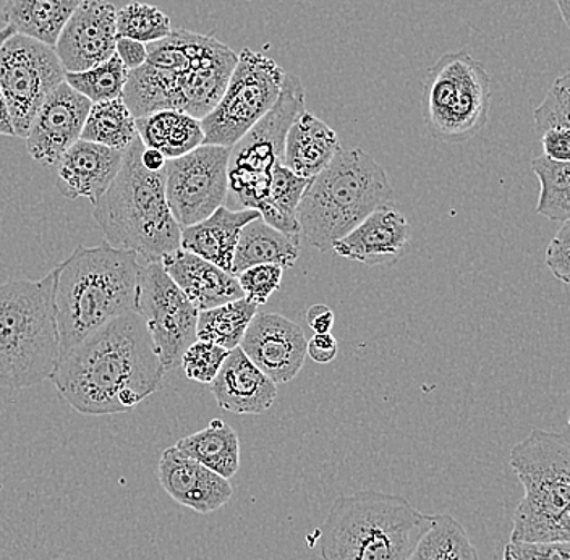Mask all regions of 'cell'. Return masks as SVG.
Here are the masks:
<instances>
[{"instance_id": "obj_26", "label": "cell", "mask_w": 570, "mask_h": 560, "mask_svg": "<svg viewBox=\"0 0 570 560\" xmlns=\"http://www.w3.org/2000/svg\"><path fill=\"white\" fill-rule=\"evenodd\" d=\"M137 130L142 146L156 149L166 160L188 155L205 141L202 122L178 110H156L138 117Z\"/></svg>"}, {"instance_id": "obj_41", "label": "cell", "mask_w": 570, "mask_h": 560, "mask_svg": "<svg viewBox=\"0 0 570 560\" xmlns=\"http://www.w3.org/2000/svg\"><path fill=\"white\" fill-rule=\"evenodd\" d=\"M541 145L547 158L569 163L570 160V130L569 128H556L544 131L541 137Z\"/></svg>"}, {"instance_id": "obj_46", "label": "cell", "mask_w": 570, "mask_h": 560, "mask_svg": "<svg viewBox=\"0 0 570 560\" xmlns=\"http://www.w3.org/2000/svg\"><path fill=\"white\" fill-rule=\"evenodd\" d=\"M141 164L151 173H160L166 166V158L156 149L142 148Z\"/></svg>"}, {"instance_id": "obj_7", "label": "cell", "mask_w": 570, "mask_h": 560, "mask_svg": "<svg viewBox=\"0 0 570 560\" xmlns=\"http://www.w3.org/2000/svg\"><path fill=\"white\" fill-rule=\"evenodd\" d=\"M511 466L525 491L512 519L511 541L569 543V428L533 430L512 449Z\"/></svg>"}, {"instance_id": "obj_40", "label": "cell", "mask_w": 570, "mask_h": 560, "mask_svg": "<svg viewBox=\"0 0 570 560\" xmlns=\"http://www.w3.org/2000/svg\"><path fill=\"white\" fill-rule=\"evenodd\" d=\"M544 263L550 267L552 276L568 285L570 282V223L561 224L547 249Z\"/></svg>"}, {"instance_id": "obj_5", "label": "cell", "mask_w": 570, "mask_h": 560, "mask_svg": "<svg viewBox=\"0 0 570 560\" xmlns=\"http://www.w3.org/2000/svg\"><path fill=\"white\" fill-rule=\"evenodd\" d=\"M401 495L362 491L334 501L320 533L323 560H409L430 525Z\"/></svg>"}, {"instance_id": "obj_1", "label": "cell", "mask_w": 570, "mask_h": 560, "mask_svg": "<svg viewBox=\"0 0 570 560\" xmlns=\"http://www.w3.org/2000/svg\"><path fill=\"white\" fill-rule=\"evenodd\" d=\"M166 370L137 312L109 321L60 355L51 381L77 412H131L163 387Z\"/></svg>"}, {"instance_id": "obj_33", "label": "cell", "mask_w": 570, "mask_h": 560, "mask_svg": "<svg viewBox=\"0 0 570 560\" xmlns=\"http://www.w3.org/2000/svg\"><path fill=\"white\" fill-rule=\"evenodd\" d=\"M532 170L540 180L537 214L552 223H566L570 217V166L547 156L532 160Z\"/></svg>"}, {"instance_id": "obj_47", "label": "cell", "mask_w": 570, "mask_h": 560, "mask_svg": "<svg viewBox=\"0 0 570 560\" xmlns=\"http://www.w3.org/2000/svg\"><path fill=\"white\" fill-rule=\"evenodd\" d=\"M556 6H558L559 16H561L562 21H564L566 27L570 24V0H554Z\"/></svg>"}, {"instance_id": "obj_15", "label": "cell", "mask_w": 570, "mask_h": 560, "mask_svg": "<svg viewBox=\"0 0 570 560\" xmlns=\"http://www.w3.org/2000/svg\"><path fill=\"white\" fill-rule=\"evenodd\" d=\"M306 344L294 321L277 313H256L238 347L274 384H285L305 365Z\"/></svg>"}, {"instance_id": "obj_28", "label": "cell", "mask_w": 570, "mask_h": 560, "mask_svg": "<svg viewBox=\"0 0 570 560\" xmlns=\"http://www.w3.org/2000/svg\"><path fill=\"white\" fill-rule=\"evenodd\" d=\"M176 448L226 480L234 478L240 469L238 434L219 419L213 420L205 430L181 438Z\"/></svg>"}, {"instance_id": "obj_11", "label": "cell", "mask_w": 570, "mask_h": 560, "mask_svg": "<svg viewBox=\"0 0 570 560\" xmlns=\"http://www.w3.org/2000/svg\"><path fill=\"white\" fill-rule=\"evenodd\" d=\"M285 71L262 52L242 49L219 102L202 122L203 145L232 148L273 109L283 89Z\"/></svg>"}, {"instance_id": "obj_42", "label": "cell", "mask_w": 570, "mask_h": 560, "mask_svg": "<svg viewBox=\"0 0 570 560\" xmlns=\"http://www.w3.org/2000/svg\"><path fill=\"white\" fill-rule=\"evenodd\" d=\"M338 345L336 337L331 333L315 334L306 344V355L320 365L333 362L336 358Z\"/></svg>"}, {"instance_id": "obj_2", "label": "cell", "mask_w": 570, "mask_h": 560, "mask_svg": "<svg viewBox=\"0 0 570 560\" xmlns=\"http://www.w3.org/2000/svg\"><path fill=\"white\" fill-rule=\"evenodd\" d=\"M237 53L212 35L170 31L148 46V59L128 71L124 101L135 119L178 110L202 120L226 91Z\"/></svg>"}, {"instance_id": "obj_18", "label": "cell", "mask_w": 570, "mask_h": 560, "mask_svg": "<svg viewBox=\"0 0 570 560\" xmlns=\"http://www.w3.org/2000/svg\"><path fill=\"white\" fill-rule=\"evenodd\" d=\"M160 488L184 508L202 515L223 509L234 495L230 480L219 477L190 459L174 445L160 455L158 465Z\"/></svg>"}, {"instance_id": "obj_38", "label": "cell", "mask_w": 570, "mask_h": 560, "mask_svg": "<svg viewBox=\"0 0 570 560\" xmlns=\"http://www.w3.org/2000/svg\"><path fill=\"white\" fill-rule=\"evenodd\" d=\"M283 276L284 269L277 264H258L242 271L235 277L244 292V297L256 306H262L266 305L271 295L281 287Z\"/></svg>"}, {"instance_id": "obj_23", "label": "cell", "mask_w": 570, "mask_h": 560, "mask_svg": "<svg viewBox=\"0 0 570 560\" xmlns=\"http://www.w3.org/2000/svg\"><path fill=\"white\" fill-rule=\"evenodd\" d=\"M258 217L262 216L255 209L232 210L220 206L202 223L181 228L180 248L230 273L242 228Z\"/></svg>"}, {"instance_id": "obj_29", "label": "cell", "mask_w": 570, "mask_h": 560, "mask_svg": "<svg viewBox=\"0 0 570 560\" xmlns=\"http://www.w3.org/2000/svg\"><path fill=\"white\" fill-rule=\"evenodd\" d=\"M309 180L298 177L283 163L274 167L269 191H267L265 203L258 209L259 216L267 226L277 228L284 234L301 235L297 210L303 191L308 187Z\"/></svg>"}, {"instance_id": "obj_8", "label": "cell", "mask_w": 570, "mask_h": 560, "mask_svg": "<svg viewBox=\"0 0 570 560\" xmlns=\"http://www.w3.org/2000/svg\"><path fill=\"white\" fill-rule=\"evenodd\" d=\"M51 271L41 281L0 284V387H33L51 380L60 351Z\"/></svg>"}, {"instance_id": "obj_45", "label": "cell", "mask_w": 570, "mask_h": 560, "mask_svg": "<svg viewBox=\"0 0 570 560\" xmlns=\"http://www.w3.org/2000/svg\"><path fill=\"white\" fill-rule=\"evenodd\" d=\"M16 33L17 31L13 30V27L6 24V27L0 30V46H2L10 36ZM0 135H2V137H16V131H13L12 122H10L9 110H7L2 91H0Z\"/></svg>"}, {"instance_id": "obj_20", "label": "cell", "mask_w": 570, "mask_h": 560, "mask_svg": "<svg viewBox=\"0 0 570 560\" xmlns=\"http://www.w3.org/2000/svg\"><path fill=\"white\" fill-rule=\"evenodd\" d=\"M124 153L98 143L78 140L57 163V190L67 199L95 205L122 167Z\"/></svg>"}, {"instance_id": "obj_16", "label": "cell", "mask_w": 570, "mask_h": 560, "mask_svg": "<svg viewBox=\"0 0 570 560\" xmlns=\"http://www.w3.org/2000/svg\"><path fill=\"white\" fill-rule=\"evenodd\" d=\"M116 17L107 0H81L53 46L67 73L92 69L116 53Z\"/></svg>"}, {"instance_id": "obj_25", "label": "cell", "mask_w": 570, "mask_h": 560, "mask_svg": "<svg viewBox=\"0 0 570 560\" xmlns=\"http://www.w3.org/2000/svg\"><path fill=\"white\" fill-rule=\"evenodd\" d=\"M298 258L301 237L267 226L265 220L258 217L242 228L232 259L230 274L238 276L242 271L258 264H277L283 269H291Z\"/></svg>"}, {"instance_id": "obj_37", "label": "cell", "mask_w": 570, "mask_h": 560, "mask_svg": "<svg viewBox=\"0 0 570 560\" xmlns=\"http://www.w3.org/2000/svg\"><path fill=\"white\" fill-rule=\"evenodd\" d=\"M229 352L209 342L195 341L180 358L181 369L188 380L199 384H212Z\"/></svg>"}, {"instance_id": "obj_14", "label": "cell", "mask_w": 570, "mask_h": 560, "mask_svg": "<svg viewBox=\"0 0 570 560\" xmlns=\"http://www.w3.org/2000/svg\"><path fill=\"white\" fill-rule=\"evenodd\" d=\"M230 148L202 145L164 166L166 199L180 228L212 216L227 199Z\"/></svg>"}, {"instance_id": "obj_31", "label": "cell", "mask_w": 570, "mask_h": 560, "mask_svg": "<svg viewBox=\"0 0 570 560\" xmlns=\"http://www.w3.org/2000/svg\"><path fill=\"white\" fill-rule=\"evenodd\" d=\"M256 313L258 306L245 297L199 312L196 341L209 342L217 347L226 348L227 352L234 351L240 345Z\"/></svg>"}, {"instance_id": "obj_19", "label": "cell", "mask_w": 570, "mask_h": 560, "mask_svg": "<svg viewBox=\"0 0 570 560\" xmlns=\"http://www.w3.org/2000/svg\"><path fill=\"white\" fill-rule=\"evenodd\" d=\"M409 242V223L401 210L390 205L374 209L331 249L348 262L366 266H387L402 258Z\"/></svg>"}, {"instance_id": "obj_10", "label": "cell", "mask_w": 570, "mask_h": 560, "mask_svg": "<svg viewBox=\"0 0 570 560\" xmlns=\"http://www.w3.org/2000/svg\"><path fill=\"white\" fill-rule=\"evenodd\" d=\"M303 110L305 88L302 80L297 75L285 73L276 105L232 146L227 196L230 195L240 209L258 210L265 203L274 167L283 163L288 128Z\"/></svg>"}, {"instance_id": "obj_9", "label": "cell", "mask_w": 570, "mask_h": 560, "mask_svg": "<svg viewBox=\"0 0 570 560\" xmlns=\"http://www.w3.org/2000/svg\"><path fill=\"white\" fill-rule=\"evenodd\" d=\"M491 77L466 51L444 53L423 83V119L431 137L463 143L479 135L490 117Z\"/></svg>"}, {"instance_id": "obj_35", "label": "cell", "mask_w": 570, "mask_h": 560, "mask_svg": "<svg viewBox=\"0 0 570 560\" xmlns=\"http://www.w3.org/2000/svg\"><path fill=\"white\" fill-rule=\"evenodd\" d=\"M117 38L134 39L142 45L160 41L173 31L170 18L149 3L130 2L117 10Z\"/></svg>"}, {"instance_id": "obj_17", "label": "cell", "mask_w": 570, "mask_h": 560, "mask_svg": "<svg viewBox=\"0 0 570 560\" xmlns=\"http://www.w3.org/2000/svg\"><path fill=\"white\" fill-rule=\"evenodd\" d=\"M91 101L63 81L46 98L28 131V155L42 166H57L81 138Z\"/></svg>"}, {"instance_id": "obj_13", "label": "cell", "mask_w": 570, "mask_h": 560, "mask_svg": "<svg viewBox=\"0 0 570 560\" xmlns=\"http://www.w3.org/2000/svg\"><path fill=\"white\" fill-rule=\"evenodd\" d=\"M137 313L145 321L164 370H173L196 341L199 312L167 276L160 262L141 266Z\"/></svg>"}, {"instance_id": "obj_27", "label": "cell", "mask_w": 570, "mask_h": 560, "mask_svg": "<svg viewBox=\"0 0 570 560\" xmlns=\"http://www.w3.org/2000/svg\"><path fill=\"white\" fill-rule=\"evenodd\" d=\"M80 3L81 0H7L2 18L18 35L53 48Z\"/></svg>"}, {"instance_id": "obj_22", "label": "cell", "mask_w": 570, "mask_h": 560, "mask_svg": "<svg viewBox=\"0 0 570 560\" xmlns=\"http://www.w3.org/2000/svg\"><path fill=\"white\" fill-rule=\"evenodd\" d=\"M160 264L198 312L244 298L237 277L194 253L178 248L164 256Z\"/></svg>"}, {"instance_id": "obj_43", "label": "cell", "mask_w": 570, "mask_h": 560, "mask_svg": "<svg viewBox=\"0 0 570 560\" xmlns=\"http://www.w3.org/2000/svg\"><path fill=\"white\" fill-rule=\"evenodd\" d=\"M116 53L128 71L138 69L148 59V46L134 39L117 38Z\"/></svg>"}, {"instance_id": "obj_44", "label": "cell", "mask_w": 570, "mask_h": 560, "mask_svg": "<svg viewBox=\"0 0 570 560\" xmlns=\"http://www.w3.org/2000/svg\"><path fill=\"white\" fill-rule=\"evenodd\" d=\"M334 321H336V316H334L333 310L326 305H313L306 312V323L315 334L331 333Z\"/></svg>"}, {"instance_id": "obj_34", "label": "cell", "mask_w": 570, "mask_h": 560, "mask_svg": "<svg viewBox=\"0 0 570 560\" xmlns=\"http://www.w3.org/2000/svg\"><path fill=\"white\" fill-rule=\"evenodd\" d=\"M127 80L128 70L125 69L117 53L92 69L66 73V83L89 99L91 105L122 98Z\"/></svg>"}, {"instance_id": "obj_4", "label": "cell", "mask_w": 570, "mask_h": 560, "mask_svg": "<svg viewBox=\"0 0 570 560\" xmlns=\"http://www.w3.org/2000/svg\"><path fill=\"white\" fill-rule=\"evenodd\" d=\"M142 148L138 137L124 153L122 167L92 205V216L105 232L107 244L130 249L153 263L180 248L181 228L167 205L164 169H146Z\"/></svg>"}, {"instance_id": "obj_12", "label": "cell", "mask_w": 570, "mask_h": 560, "mask_svg": "<svg viewBox=\"0 0 570 560\" xmlns=\"http://www.w3.org/2000/svg\"><path fill=\"white\" fill-rule=\"evenodd\" d=\"M66 73L53 48L33 38L16 33L0 46V91L17 138H27L39 107Z\"/></svg>"}, {"instance_id": "obj_30", "label": "cell", "mask_w": 570, "mask_h": 560, "mask_svg": "<svg viewBox=\"0 0 570 560\" xmlns=\"http://www.w3.org/2000/svg\"><path fill=\"white\" fill-rule=\"evenodd\" d=\"M137 138V119L124 98H117L91 105L80 140L125 153Z\"/></svg>"}, {"instance_id": "obj_24", "label": "cell", "mask_w": 570, "mask_h": 560, "mask_svg": "<svg viewBox=\"0 0 570 560\" xmlns=\"http://www.w3.org/2000/svg\"><path fill=\"white\" fill-rule=\"evenodd\" d=\"M341 149L336 131L305 109L288 128L283 164L298 177L309 180L318 176Z\"/></svg>"}, {"instance_id": "obj_3", "label": "cell", "mask_w": 570, "mask_h": 560, "mask_svg": "<svg viewBox=\"0 0 570 560\" xmlns=\"http://www.w3.org/2000/svg\"><path fill=\"white\" fill-rule=\"evenodd\" d=\"M140 269L138 255L107 242L78 245L53 269V310L62 353L109 321L137 312Z\"/></svg>"}, {"instance_id": "obj_32", "label": "cell", "mask_w": 570, "mask_h": 560, "mask_svg": "<svg viewBox=\"0 0 570 560\" xmlns=\"http://www.w3.org/2000/svg\"><path fill=\"white\" fill-rule=\"evenodd\" d=\"M409 560H479V552L458 519L436 513Z\"/></svg>"}, {"instance_id": "obj_21", "label": "cell", "mask_w": 570, "mask_h": 560, "mask_svg": "<svg viewBox=\"0 0 570 560\" xmlns=\"http://www.w3.org/2000/svg\"><path fill=\"white\" fill-rule=\"evenodd\" d=\"M209 385L217 405L237 415H262L277 397V384L256 369L240 347L229 352Z\"/></svg>"}, {"instance_id": "obj_36", "label": "cell", "mask_w": 570, "mask_h": 560, "mask_svg": "<svg viewBox=\"0 0 570 560\" xmlns=\"http://www.w3.org/2000/svg\"><path fill=\"white\" fill-rule=\"evenodd\" d=\"M534 127L541 135L556 128L570 130V75L569 71L556 78L548 89L544 101L534 109Z\"/></svg>"}, {"instance_id": "obj_6", "label": "cell", "mask_w": 570, "mask_h": 560, "mask_svg": "<svg viewBox=\"0 0 570 560\" xmlns=\"http://www.w3.org/2000/svg\"><path fill=\"white\" fill-rule=\"evenodd\" d=\"M391 199L384 167L363 149H341L303 191L298 226L309 245L331 252L334 242Z\"/></svg>"}, {"instance_id": "obj_39", "label": "cell", "mask_w": 570, "mask_h": 560, "mask_svg": "<svg viewBox=\"0 0 570 560\" xmlns=\"http://www.w3.org/2000/svg\"><path fill=\"white\" fill-rule=\"evenodd\" d=\"M502 560H570V543H515L509 541Z\"/></svg>"}]
</instances>
